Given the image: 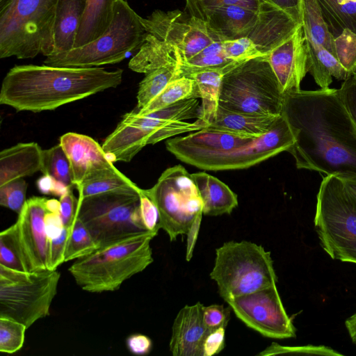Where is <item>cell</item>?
I'll return each instance as SVG.
<instances>
[{
    "mask_svg": "<svg viewBox=\"0 0 356 356\" xmlns=\"http://www.w3.org/2000/svg\"><path fill=\"white\" fill-rule=\"evenodd\" d=\"M64 227L59 213H47L45 216V227L48 240L59 235Z\"/></svg>",
    "mask_w": 356,
    "mask_h": 356,
    "instance_id": "obj_52",
    "label": "cell"
},
{
    "mask_svg": "<svg viewBox=\"0 0 356 356\" xmlns=\"http://www.w3.org/2000/svg\"><path fill=\"white\" fill-rule=\"evenodd\" d=\"M68 228L65 262L84 257L99 248L87 227L76 216Z\"/></svg>",
    "mask_w": 356,
    "mask_h": 356,
    "instance_id": "obj_34",
    "label": "cell"
},
{
    "mask_svg": "<svg viewBox=\"0 0 356 356\" xmlns=\"http://www.w3.org/2000/svg\"><path fill=\"white\" fill-rule=\"evenodd\" d=\"M47 198L28 199L13 224L16 238L29 272L49 270V240L45 227Z\"/></svg>",
    "mask_w": 356,
    "mask_h": 356,
    "instance_id": "obj_16",
    "label": "cell"
},
{
    "mask_svg": "<svg viewBox=\"0 0 356 356\" xmlns=\"http://www.w3.org/2000/svg\"><path fill=\"white\" fill-rule=\"evenodd\" d=\"M224 300L238 318L262 336L276 339L296 337V327L276 285Z\"/></svg>",
    "mask_w": 356,
    "mask_h": 356,
    "instance_id": "obj_15",
    "label": "cell"
},
{
    "mask_svg": "<svg viewBox=\"0 0 356 356\" xmlns=\"http://www.w3.org/2000/svg\"><path fill=\"white\" fill-rule=\"evenodd\" d=\"M286 119L280 115L271 129L253 138L203 128L167 140V149L184 163L207 170L244 169L267 160L294 143Z\"/></svg>",
    "mask_w": 356,
    "mask_h": 356,
    "instance_id": "obj_3",
    "label": "cell"
},
{
    "mask_svg": "<svg viewBox=\"0 0 356 356\" xmlns=\"http://www.w3.org/2000/svg\"><path fill=\"white\" fill-rule=\"evenodd\" d=\"M145 33L140 16L126 1L118 0L115 3L113 19L101 36L63 56L46 57L44 65L95 67L120 63L129 53L140 47Z\"/></svg>",
    "mask_w": 356,
    "mask_h": 356,
    "instance_id": "obj_11",
    "label": "cell"
},
{
    "mask_svg": "<svg viewBox=\"0 0 356 356\" xmlns=\"http://www.w3.org/2000/svg\"><path fill=\"white\" fill-rule=\"evenodd\" d=\"M203 305L197 302L181 308L175 318L170 340L174 356H202V343L209 332L203 320Z\"/></svg>",
    "mask_w": 356,
    "mask_h": 356,
    "instance_id": "obj_19",
    "label": "cell"
},
{
    "mask_svg": "<svg viewBox=\"0 0 356 356\" xmlns=\"http://www.w3.org/2000/svg\"><path fill=\"white\" fill-rule=\"evenodd\" d=\"M353 74L356 76V71Z\"/></svg>",
    "mask_w": 356,
    "mask_h": 356,
    "instance_id": "obj_58",
    "label": "cell"
},
{
    "mask_svg": "<svg viewBox=\"0 0 356 356\" xmlns=\"http://www.w3.org/2000/svg\"><path fill=\"white\" fill-rule=\"evenodd\" d=\"M140 211L142 221L149 232H158L159 213L152 199L141 188L140 193Z\"/></svg>",
    "mask_w": 356,
    "mask_h": 356,
    "instance_id": "obj_44",
    "label": "cell"
},
{
    "mask_svg": "<svg viewBox=\"0 0 356 356\" xmlns=\"http://www.w3.org/2000/svg\"><path fill=\"white\" fill-rule=\"evenodd\" d=\"M0 266L29 272L16 238L14 225L0 233Z\"/></svg>",
    "mask_w": 356,
    "mask_h": 356,
    "instance_id": "obj_37",
    "label": "cell"
},
{
    "mask_svg": "<svg viewBox=\"0 0 356 356\" xmlns=\"http://www.w3.org/2000/svg\"><path fill=\"white\" fill-rule=\"evenodd\" d=\"M41 172L65 187L74 186L70 163L60 144L43 149Z\"/></svg>",
    "mask_w": 356,
    "mask_h": 356,
    "instance_id": "obj_35",
    "label": "cell"
},
{
    "mask_svg": "<svg viewBox=\"0 0 356 356\" xmlns=\"http://www.w3.org/2000/svg\"><path fill=\"white\" fill-rule=\"evenodd\" d=\"M59 214L65 227H69L76 216L79 199L73 194L71 188L60 197Z\"/></svg>",
    "mask_w": 356,
    "mask_h": 356,
    "instance_id": "obj_49",
    "label": "cell"
},
{
    "mask_svg": "<svg viewBox=\"0 0 356 356\" xmlns=\"http://www.w3.org/2000/svg\"><path fill=\"white\" fill-rule=\"evenodd\" d=\"M235 62L238 61L226 56L222 41H213L181 66V74L185 76L202 70L223 67Z\"/></svg>",
    "mask_w": 356,
    "mask_h": 356,
    "instance_id": "obj_33",
    "label": "cell"
},
{
    "mask_svg": "<svg viewBox=\"0 0 356 356\" xmlns=\"http://www.w3.org/2000/svg\"><path fill=\"white\" fill-rule=\"evenodd\" d=\"M87 0H58L54 26V52L47 57L63 56L74 48Z\"/></svg>",
    "mask_w": 356,
    "mask_h": 356,
    "instance_id": "obj_23",
    "label": "cell"
},
{
    "mask_svg": "<svg viewBox=\"0 0 356 356\" xmlns=\"http://www.w3.org/2000/svg\"><path fill=\"white\" fill-rule=\"evenodd\" d=\"M314 222L321 246L332 259L356 264V200L341 178L323 177Z\"/></svg>",
    "mask_w": 356,
    "mask_h": 356,
    "instance_id": "obj_8",
    "label": "cell"
},
{
    "mask_svg": "<svg viewBox=\"0 0 356 356\" xmlns=\"http://www.w3.org/2000/svg\"><path fill=\"white\" fill-rule=\"evenodd\" d=\"M43 149L35 142L19 143L0 152V186L41 171Z\"/></svg>",
    "mask_w": 356,
    "mask_h": 356,
    "instance_id": "obj_22",
    "label": "cell"
},
{
    "mask_svg": "<svg viewBox=\"0 0 356 356\" xmlns=\"http://www.w3.org/2000/svg\"><path fill=\"white\" fill-rule=\"evenodd\" d=\"M181 76L176 66H165L147 74L139 83L136 110L145 107L153 100L172 81Z\"/></svg>",
    "mask_w": 356,
    "mask_h": 356,
    "instance_id": "obj_32",
    "label": "cell"
},
{
    "mask_svg": "<svg viewBox=\"0 0 356 356\" xmlns=\"http://www.w3.org/2000/svg\"><path fill=\"white\" fill-rule=\"evenodd\" d=\"M138 186L119 170L87 181L76 188L79 197H86L109 191L136 188Z\"/></svg>",
    "mask_w": 356,
    "mask_h": 356,
    "instance_id": "obj_36",
    "label": "cell"
},
{
    "mask_svg": "<svg viewBox=\"0 0 356 356\" xmlns=\"http://www.w3.org/2000/svg\"><path fill=\"white\" fill-rule=\"evenodd\" d=\"M225 327L209 330L203 343L202 356H213L220 353L225 346Z\"/></svg>",
    "mask_w": 356,
    "mask_h": 356,
    "instance_id": "obj_48",
    "label": "cell"
},
{
    "mask_svg": "<svg viewBox=\"0 0 356 356\" xmlns=\"http://www.w3.org/2000/svg\"><path fill=\"white\" fill-rule=\"evenodd\" d=\"M13 0H0V12L6 8Z\"/></svg>",
    "mask_w": 356,
    "mask_h": 356,
    "instance_id": "obj_57",
    "label": "cell"
},
{
    "mask_svg": "<svg viewBox=\"0 0 356 356\" xmlns=\"http://www.w3.org/2000/svg\"><path fill=\"white\" fill-rule=\"evenodd\" d=\"M27 188L28 184L23 178L0 186V205L19 214L27 200Z\"/></svg>",
    "mask_w": 356,
    "mask_h": 356,
    "instance_id": "obj_41",
    "label": "cell"
},
{
    "mask_svg": "<svg viewBox=\"0 0 356 356\" xmlns=\"http://www.w3.org/2000/svg\"><path fill=\"white\" fill-rule=\"evenodd\" d=\"M200 193L206 216L230 214L238 206L237 195L218 178L204 172L191 174Z\"/></svg>",
    "mask_w": 356,
    "mask_h": 356,
    "instance_id": "obj_25",
    "label": "cell"
},
{
    "mask_svg": "<svg viewBox=\"0 0 356 356\" xmlns=\"http://www.w3.org/2000/svg\"><path fill=\"white\" fill-rule=\"evenodd\" d=\"M202 214L203 213L199 214L195 218L186 234L187 243L186 259L187 261H189L193 257V252L198 236Z\"/></svg>",
    "mask_w": 356,
    "mask_h": 356,
    "instance_id": "obj_53",
    "label": "cell"
},
{
    "mask_svg": "<svg viewBox=\"0 0 356 356\" xmlns=\"http://www.w3.org/2000/svg\"><path fill=\"white\" fill-rule=\"evenodd\" d=\"M284 94L268 56L238 62L224 74L219 106L232 111L281 115Z\"/></svg>",
    "mask_w": 356,
    "mask_h": 356,
    "instance_id": "obj_7",
    "label": "cell"
},
{
    "mask_svg": "<svg viewBox=\"0 0 356 356\" xmlns=\"http://www.w3.org/2000/svg\"><path fill=\"white\" fill-rule=\"evenodd\" d=\"M60 273L56 270L23 272L0 266V317L29 328L50 314Z\"/></svg>",
    "mask_w": 356,
    "mask_h": 356,
    "instance_id": "obj_13",
    "label": "cell"
},
{
    "mask_svg": "<svg viewBox=\"0 0 356 356\" xmlns=\"http://www.w3.org/2000/svg\"><path fill=\"white\" fill-rule=\"evenodd\" d=\"M257 22L246 36L264 56L290 37L300 25L276 6L263 2Z\"/></svg>",
    "mask_w": 356,
    "mask_h": 356,
    "instance_id": "obj_20",
    "label": "cell"
},
{
    "mask_svg": "<svg viewBox=\"0 0 356 356\" xmlns=\"http://www.w3.org/2000/svg\"><path fill=\"white\" fill-rule=\"evenodd\" d=\"M58 0H13L0 12V58L45 57L54 52Z\"/></svg>",
    "mask_w": 356,
    "mask_h": 356,
    "instance_id": "obj_6",
    "label": "cell"
},
{
    "mask_svg": "<svg viewBox=\"0 0 356 356\" xmlns=\"http://www.w3.org/2000/svg\"><path fill=\"white\" fill-rule=\"evenodd\" d=\"M200 113L198 99L183 100L145 115L134 110L125 113L118 124V138L129 154L136 156L147 145L207 127L198 119Z\"/></svg>",
    "mask_w": 356,
    "mask_h": 356,
    "instance_id": "obj_12",
    "label": "cell"
},
{
    "mask_svg": "<svg viewBox=\"0 0 356 356\" xmlns=\"http://www.w3.org/2000/svg\"><path fill=\"white\" fill-rule=\"evenodd\" d=\"M158 232L138 234L98 248L68 268L76 284L90 293L114 291L153 262L151 241Z\"/></svg>",
    "mask_w": 356,
    "mask_h": 356,
    "instance_id": "obj_5",
    "label": "cell"
},
{
    "mask_svg": "<svg viewBox=\"0 0 356 356\" xmlns=\"http://www.w3.org/2000/svg\"><path fill=\"white\" fill-rule=\"evenodd\" d=\"M140 191L137 186L78 197L76 217L99 248L149 232L140 216Z\"/></svg>",
    "mask_w": 356,
    "mask_h": 356,
    "instance_id": "obj_10",
    "label": "cell"
},
{
    "mask_svg": "<svg viewBox=\"0 0 356 356\" xmlns=\"http://www.w3.org/2000/svg\"><path fill=\"white\" fill-rule=\"evenodd\" d=\"M288 14L299 24L302 23L303 0H262Z\"/></svg>",
    "mask_w": 356,
    "mask_h": 356,
    "instance_id": "obj_51",
    "label": "cell"
},
{
    "mask_svg": "<svg viewBox=\"0 0 356 356\" xmlns=\"http://www.w3.org/2000/svg\"><path fill=\"white\" fill-rule=\"evenodd\" d=\"M280 354H310L327 356H343L342 353L324 345L289 346H282L275 342H273L258 355L261 356H268Z\"/></svg>",
    "mask_w": 356,
    "mask_h": 356,
    "instance_id": "obj_42",
    "label": "cell"
},
{
    "mask_svg": "<svg viewBox=\"0 0 356 356\" xmlns=\"http://www.w3.org/2000/svg\"><path fill=\"white\" fill-rule=\"evenodd\" d=\"M59 144L70 163L73 185L118 170L101 146L92 138L68 132L60 137Z\"/></svg>",
    "mask_w": 356,
    "mask_h": 356,
    "instance_id": "obj_17",
    "label": "cell"
},
{
    "mask_svg": "<svg viewBox=\"0 0 356 356\" xmlns=\"http://www.w3.org/2000/svg\"><path fill=\"white\" fill-rule=\"evenodd\" d=\"M231 307L222 305L203 306V320L209 330L220 327H226L230 320Z\"/></svg>",
    "mask_w": 356,
    "mask_h": 356,
    "instance_id": "obj_45",
    "label": "cell"
},
{
    "mask_svg": "<svg viewBox=\"0 0 356 356\" xmlns=\"http://www.w3.org/2000/svg\"><path fill=\"white\" fill-rule=\"evenodd\" d=\"M237 63L238 62L223 67L202 70L185 75L193 79L197 86L202 100L198 119L207 127L213 123L216 118L222 77Z\"/></svg>",
    "mask_w": 356,
    "mask_h": 356,
    "instance_id": "obj_26",
    "label": "cell"
},
{
    "mask_svg": "<svg viewBox=\"0 0 356 356\" xmlns=\"http://www.w3.org/2000/svg\"><path fill=\"white\" fill-rule=\"evenodd\" d=\"M280 116L236 112L219 106L215 120L207 127L258 138L268 133Z\"/></svg>",
    "mask_w": 356,
    "mask_h": 356,
    "instance_id": "obj_24",
    "label": "cell"
},
{
    "mask_svg": "<svg viewBox=\"0 0 356 356\" xmlns=\"http://www.w3.org/2000/svg\"><path fill=\"white\" fill-rule=\"evenodd\" d=\"M339 95L353 122L356 125V76H349L338 89Z\"/></svg>",
    "mask_w": 356,
    "mask_h": 356,
    "instance_id": "obj_47",
    "label": "cell"
},
{
    "mask_svg": "<svg viewBox=\"0 0 356 356\" xmlns=\"http://www.w3.org/2000/svg\"><path fill=\"white\" fill-rule=\"evenodd\" d=\"M332 35L345 29L356 33V0H317Z\"/></svg>",
    "mask_w": 356,
    "mask_h": 356,
    "instance_id": "obj_31",
    "label": "cell"
},
{
    "mask_svg": "<svg viewBox=\"0 0 356 356\" xmlns=\"http://www.w3.org/2000/svg\"><path fill=\"white\" fill-rule=\"evenodd\" d=\"M118 0H87L86 8L77 32L74 48L83 46L101 36L110 26Z\"/></svg>",
    "mask_w": 356,
    "mask_h": 356,
    "instance_id": "obj_28",
    "label": "cell"
},
{
    "mask_svg": "<svg viewBox=\"0 0 356 356\" xmlns=\"http://www.w3.org/2000/svg\"><path fill=\"white\" fill-rule=\"evenodd\" d=\"M46 207L49 212L59 213L60 202L55 199H47L46 202Z\"/></svg>",
    "mask_w": 356,
    "mask_h": 356,
    "instance_id": "obj_56",
    "label": "cell"
},
{
    "mask_svg": "<svg viewBox=\"0 0 356 356\" xmlns=\"http://www.w3.org/2000/svg\"><path fill=\"white\" fill-rule=\"evenodd\" d=\"M209 275L224 300L273 286L277 282L270 252L245 240L230 241L216 248Z\"/></svg>",
    "mask_w": 356,
    "mask_h": 356,
    "instance_id": "obj_9",
    "label": "cell"
},
{
    "mask_svg": "<svg viewBox=\"0 0 356 356\" xmlns=\"http://www.w3.org/2000/svg\"><path fill=\"white\" fill-rule=\"evenodd\" d=\"M226 56L234 61H243L254 57L264 56L257 49L253 42L248 37L222 41Z\"/></svg>",
    "mask_w": 356,
    "mask_h": 356,
    "instance_id": "obj_43",
    "label": "cell"
},
{
    "mask_svg": "<svg viewBox=\"0 0 356 356\" xmlns=\"http://www.w3.org/2000/svg\"><path fill=\"white\" fill-rule=\"evenodd\" d=\"M281 115L295 138L287 152L297 168L356 179V125L338 89L284 94Z\"/></svg>",
    "mask_w": 356,
    "mask_h": 356,
    "instance_id": "obj_1",
    "label": "cell"
},
{
    "mask_svg": "<svg viewBox=\"0 0 356 356\" xmlns=\"http://www.w3.org/2000/svg\"><path fill=\"white\" fill-rule=\"evenodd\" d=\"M336 56L350 74L356 71V33L345 29L334 40Z\"/></svg>",
    "mask_w": 356,
    "mask_h": 356,
    "instance_id": "obj_40",
    "label": "cell"
},
{
    "mask_svg": "<svg viewBox=\"0 0 356 356\" xmlns=\"http://www.w3.org/2000/svg\"><path fill=\"white\" fill-rule=\"evenodd\" d=\"M123 70L104 68L15 65L4 76L0 104L17 111L41 112L88 97L122 81Z\"/></svg>",
    "mask_w": 356,
    "mask_h": 356,
    "instance_id": "obj_2",
    "label": "cell"
},
{
    "mask_svg": "<svg viewBox=\"0 0 356 356\" xmlns=\"http://www.w3.org/2000/svg\"><path fill=\"white\" fill-rule=\"evenodd\" d=\"M188 13L196 18L203 19L213 9L228 5H238L258 12L262 0H186Z\"/></svg>",
    "mask_w": 356,
    "mask_h": 356,
    "instance_id": "obj_39",
    "label": "cell"
},
{
    "mask_svg": "<svg viewBox=\"0 0 356 356\" xmlns=\"http://www.w3.org/2000/svg\"><path fill=\"white\" fill-rule=\"evenodd\" d=\"M302 6V26L305 39L325 47L336 56L334 37L329 31L317 0H303Z\"/></svg>",
    "mask_w": 356,
    "mask_h": 356,
    "instance_id": "obj_30",
    "label": "cell"
},
{
    "mask_svg": "<svg viewBox=\"0 0 356 356\" xmlns=\"http://www.w3.org/2000/svg\"><path fill=\"white\" fill-rule=\"evenodd\" d=\"M200 98V95L195 81L190 77L181 76L172 81L145 107L136 111L140 115H145L163 109L183 100Z\"/></svg>",
    "mask_w": 356,
    "mask_h": 356,
    "instance_id": "obj_29",
    "label": "cell"
},
{
    "mask_svg": "<svg viewBox=\"0 0 356 356\" xmlns=\"http://www.w3.org/2000/svg\"><path fill=\"white\" fill-rule=\"evenodd\" d=\"M27 327L14 320L0 317V351L14 353L24 345L25 332Z\"/></svg>",
    "mask_w": 356,
    "mask_h": 356,
    "instance_id": "obj_38",
    "label": "cell"
},
{
    "mask_svg": "<svg viewBox=\"0 0 356 356\" xmlns=\"http://www.w3.org/2000/svg\"><path fill=\"white\" fill-rule=\"evenodd\" d=\"M145 192L156 204L159 228L171 241L186 234L195 218L202 213L203 204L191 174L181 165L166 169L156 183Z\"/></svg>",
    "mask_w": 356,
    "mask_h": 356,
    "instance_id": "obj_14",
    "label": "cell"
},
{
    "mask_svg": "<svg viewBox=\"0 0 356 356\" xmlns=\"http://www.w3.org/2000/svg\"><path fill=\"white\" fill-rule=\"evenodd\" d=\"M305 42L307 71L321 89L330 88L332 76L344 81L351 75L343 67L334 54L310 40L305 39Z\"/></svg>",
    "mask_w": 356,
    "mask_h": 356,
    "instance_id": "obj_27",
    "label": "cell"
},
{
    "mask_svg": "<svg viewBox=\"0 0 356 356\" xmlns=\"http://www.w3.org/2000/svg\"><path fill=\"white\" fill-rule=\"evenodd\" d=\"M128 350L133 355L144 356L148 355L153 346L152 339L143 334H133L126 339Z\"/></svg>",
    "mask_w": 356,
    "mask_h": 356,
    "instance_id": "obj_50",
    "label": "cell"
},
{
    "mask_svg": "<svg viewBox=\"0 0 356 356\" xmlns=\"http://www.w3.org/2000/svg\"><path fill=\"white\" fill-rule=\"evenodd\" d=\"M345 326L352 342L356 345V312L345 321Z\"/></svg>",
    "mask_w": 356,
    "mask_h": 356,
    "instance_id": "obj_54",
    "label": "cell"
},
{
    "mask_svg": "<svg viewBox=\"0 0 356 356\" xmlns=\"http://www.w3.org/2000/svg\"><path fill=\"white\" fill-rule=\"evenodd\" d=\"M341 180L343 181L346 190L356 200V179L346 178L341 179Z\"/></svg>",
    "mask_w": 356,
    "mask_h": 356,
    "instance_id": "obj_55",
    "label": "cell"
},
{
    "mask_svg": "<svg viewBox=\"0 0 356 356\" xmlns=\"http://www.w3.org/2000/svg\"><path fill=\"white\" fill-rule=\"evenodd\" d=\"M69 234L68 227H64L59 235L49 240L48 264L49 270L56 268L64 263V254Z\"/></svg>",
    "mask_w": 356,
    "mask_h": 356,
    "instance_id": "obj_46",
    "label": "cell"
},
{
    "mask_svg": "<svg viewBox=\"0 0 356 356\" xmlns=\"http://www.w3.org/2000/svg\"><path fill=\"white\" fill-rule=\"evenodd\" d=\"M145 35L138 53L130 60L132 71L147 74L165 66L180 69L214 40L205 23L179 10H154L147 18L140 17Z\"/></svg>",
    "mask_w": 356,
    "mask_h": 356,
    "instance_id": "obj_4",
    "label": "cell"
},
{
    "mask_svg": "<svg viewBox=\"0 0 356 356\" xmlns=\"http://www.w3.org/2000/svg\"><path fill=\"white\" fill-rule=\"evenodd\" d=\"M268 56L282 93L298 91L307 71V54L302 26Z\"/></svg>",
    "mask_w": 356,
    "mask_h": 356,
    "instance_id": "obj_18",
    "label": "cell"
},
{
    "mask_svg": "<svg viewBox=\"0 0 356 356\" xmlns=\"http://www.w3.org/2000/svg\"><path fill=\"white\" fill-rule=\"evenodd\" d=\"M258 17V12L238 5H228L213 9L202 21L214 41H225L246 37Z\"/></svg>",
    "mask_w": 356,
    "mask_h": 356,
    "instance_id": "obj_21",
    "label": "cell"
}]
</instances>
